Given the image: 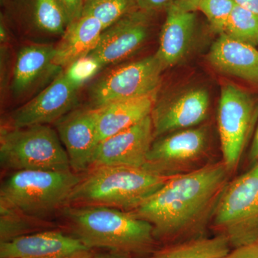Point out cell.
<instances>
[{"mask_svg": "<svg viewBox=\"0 0 258 258\" xmlns=\"http://www.w3.org/2000/svg\"><path fill=\"white\" fill-rule=\"evenodd\" d=\"M228 172L222 161L171 176L132 212L152 224L156 238H176L192 232L213 215L227 186Z\"/></svg>", "mask_w": 258, "mask_h": 258, "instance_id": "cell-1", "label": "cell"}, {"mask_svg": "<svg viewBox=\"0 0 258 258\" xmlns=\"http://www.w3.org/2000/svg\"><path fill=\"white\" fill-rule=\"evenodd\" d=\"M64 215L76 237L93 249L130 256L152 250L154 227L132 212L103 206H70Z\"/></svg>", "mask_w": 258, "mask_h": 258, "instance_id": "cell-2", "label": "cell"}, {"mask_svg": "<svg viewBox=\"0 0 258 258\" xmlns=\"http://www.w3.org/2000/svg\"><path fill=\"white\" fill-rule=\"evenodd\" d=\"M171 177L158 175L144 168L92 167L75 186L68 205L109 207L132 212L160 189Z\"/></svg>", "mask_w": 258, "mask_h": 258, "instance_id": "cell-3", "label": "cell"}, {"mask_svg": "<svg viewBox=\"0 0 258 258\" xmlns=\"http://www.w3.org/2000/svg\"><path fill=\"white\" fill-rule=\"evenodd\" d=\"M0 187V206L30 218L46 216L67 205L82 176L74 171H12Z\"/></svg>", "mask_w": 258, "mask_h": 258, "instance_id": "cell-4", "label": "cell"}, {"mask_svg": "<svg viewBox=\"0 0 258 258\" xmlns=\"http://www.w3.org/2000/svg\"><path fill=\"white\" fill-rule=\"evenodd\" d=\"M0 164L11 171H73L57 132L48 125L2 128Z\"/></svg>", "mask_w": 258, "mask_h": 258, "instance_id": "cell-5", "label": "cell"}, {"mask_svg": "<svg viewBox=\"0 0 258 258\" xmlns=\"http://www.w3.org/2000/svg\"><path fill=\"white\" fill-rule=\"evenodd\" d=\"M213 225L234 248L258 241V161L227 184L212 215Z\"/></svg>", "mask_w": 258, "mask_h": 258, "instance_id": "cell-6", "label": "cell"}, {"mask_svg": "<svg viewBox=\"0 0 258 258\" xmlns=\"http://www.w3.org/2000/svg\"><path fill=\"white\" fill-rule=\"evenodd\" d=\"M258 117V102L250 93L232 83L222 86L217 124L222 162L234 170L252 133Z\"/></svg>", "mask_w": 258, "mask_h": 258, "instance_id": "cell-7", "label": "cell"}, {"mask_svg": "<svg viewBox=\"0 0 258 258\" xmlns=\"http://www.w3.org/2000/svg\"><path fill=\"white\" fill-rule=\"evenodd\" d=\"M164 71L155 54L111 70L88 88L90 106L99 108L113 102L158 93Z\"/></svg>", "mask_w": 258, "mask_h": 258, "instance_id": "cell-8", "label": "cell"}, {"mask_svg": "<svg viewBox=\"0 0 258 258\" xmlns=\"http://www.w3.org/2000/svg\"><path fill=\"white\" fill-rule=\"evenodd\" d=\"M205 127L176 131L154 139L144 169L158 175L184 174L205 155L208 147Z\"/></svg>", "mask_w": 258, "mask_h": 258, "instance_id": "cell-9", "label": "cell"}, {"mask_svg": "<svg viewBox=\"0 0 258 258\" xmlns=\"http://www.w3.org/2000/svg\"><path fill=\"white\" fill-rule=\"evenodd\" d=\"M210 96L206 88L191 86L156 101L152 118L154 139L198 126L208 118Z\"/></svg>", "mask_w": 258, "mask_h": 258, "instance_id": "cell-10", "label": "cell"}, {"mask_svg": "<svg viewBox=\"0 0 258 258\" xmlns=\"http://www.w3.org/2000/svg\"><path fill=\"white\" fill-rule=\"evenodd\" d=\"M79 90L61 72L36 97L12 112L9 128L55 123L77 108Z\"/></svg>", "mask_w": 258, "mask_h": 258, "instance_id": "cell-11", "label": "cell"}, {"mask_svg": "<svg viewBox=\"0 0 258 258\" xmlns=\"http://www.w3.org/2000/svg\"><path fill=\"white\" fill-rule=\"evenodd\" d=\"M151 14L137 9L105 29L89 55L99 61L103 68L128 58L149 39Z\"/></svg>", "mask_w": 258, "mask_h": 258, "instance_id": "cell-12", "label": "cell"}, {"mask_svg": "<svg viewBox=\"0 0 258 258\" xmlns=\"http://www.w3.org/2000/svg\"><path fill=\"white\" fill-rule=\"evenodd\" d=\"M154 140L152 118L149 115L130 128L101 141L95 149L91 168H143Z\"/></svg>", "mask_w": 258, "mask_h": 258, "instance_id": "cell-13", "label": "cell"}, {"mask_svg": "<svg viewBox=\"0 0 258 258\" xmlns=\"http://www.w3.org/2000/svg\"><path fill=\"white\" fill-rule=\"evenodd\" d=\"M56 131L76 174L87 172L98 144L96 108H76L56 121Z\"/></svg>", "mask_w": 258, "mask_h": 258, "instance_id": "cell-14", "label": "cell"}, {"mask_svg": "<svg viewBox=\"0 0 258 258\" xmlns=\"http://www.w3.org/2000/svg\"><path fill=\"white\" fill-rule=\"evenodd\" d=\"M92 249L77 237L43 231L0 242V258H91Z\"/></svg>", "mask_w": 258, "mask_h": 258, "instance_id": "cell-15", "label": "cell"}, {"mask_svg": "<svg viewBox=\"0 0 258 258\" xmlns=\"http://www.w3.org/2000/svg\"><path fill=\"white\" fill-rule=\"evenodd\" d=\"M166 10V20L155 53L164 70L179 64L189 53L197 24L195 11L186 9L178 0Z\"/></svg>", "mask_w": 258, "mask_h": 258, "instance_id": "cell-16", "label": "cell"}, {"mask_svg": "<svg viewBox=\"0 0 258 258\" xmlns=\"http://www.w3.org/2000/svg\"><path fill=\"white\" fill-rule=\"evenodd\" d=\"M55 47L43 44H30L19 50L13 68L11 92L20 98L32 91L42 80L61 71L54 63Z\"/></svg>", "mask_w": 258, "mask_h": 258, "instance_id": "cell-17", "label": "cell"}, {"mask_svg": "<svg viewBox=\"0 0 258 258\" xmlns=\"http://www.w3.org/2000/svg\"><path fill=\"white\" fill-rule=\"evenodd\" d=\"M208 60L219 72L258 85L257 47L222 34L210 48Z\"/></svg>", "mask_w": 258, "mask_h": 258, "instance_id": "cell-18", "label": "cell"}, {"mask_svg": "<svg viewBox=\"0 0 258 258\" xmlns=\"http://www.w3.org/2000/svg\"><path fill=\"white\" fill-rule=\"evenodd\" d=\"M157 100L156 93L142 98L113 102L96 108L98 143L151 115Z\"/></svg>", "mask_w": 258, "mask_h": 258, "instance_id": "cell-19", "label": "cell"}, {"mask_svg": "<svg viewBox=\"0 0 258 258\" xmlns=\"http://www.w3.org/2000/svg\"><path fill=\"white\" fill-rule=\"evenodd\" d=\"M104 30L101 22L90 15H82L66 28L55 46L54 63L60 69L91 53L97 46Z\"/></svg>", "mask_w": 258, "mask_h": 258, "instance_id": "cell-20", "label": "cell"}, {"mask_svg": "<svg viewBox=\"0 0 258 258\" xmlns=\"http://www.w3.org/2000/svg\"><path fill=\"white\" fill-rule=\"evenodd\" d=\"M228 239L223 235L211 238L198 237L154 252L147 258H223L230 252Z\"/></svg>", "mask_w": 258, "mask_h": 258, "instance_id": "cell-21", "label": "cell"}, {"mask_svg": "<svg viewBox=\"0 0 258 258\" xmlns=\"http://www.w3.org/2000/svg\"><path fill=\"white\" fill-rule=\"evenodd\" d=\"M29 17L38 31L47 35H63L69 26L63 12L56 0H31Z\"/></svg>", "mask_w": 258, "mask_h": 258, "instance_id": "cell-22", "label": "cell"}, {"mask_svg": "<svg viewBox=\"0 0 258 258\" xmlns=\"http://www.w3.org/2000/svg\"><path fill=\"white\" fill-rule=\"evenodd\" d=\"M224 34L237 41L257 47L258 15L236 4Z\"/></svg>", "mask_w": 258, "mask_h": 258, "instance_id": "cell-23", "label": "cell"}, {"mask_svg": "<svg viewBox=\"0 0 258 258\" xmlns=\"http://www.w3.org/2000/svg\"><path fill=\"white\" fill-rule=\"evenodd\" d=\"M137 9V0H90L85 4L83 15L98 19L105 30Z\"/></svg>", "mask_w": 258, "mask_h": 258, "instance_id": "cell-24", "label": "cell"}, {"mask_svg": "<svg viewBox=\"0 0 258 258\" xmlns=\"http://www.w3.org/2000/svg\"><path fill=\"white\" fill-rule=\"evenodd\" d=\"M32 218L4 206H0V242L28 235L35 224Z\"/></svg>", "mask_w": 258, "mask_h": 258, "instance_id": "cell-25", "label": "cell"}, {"mask_svg": "<svg viewBox=\"0 0 258 258\" xmlns=\"http://www.w3.org/2000/svg\"><path fill=\"white\" fill-rule=\"evenodd\" d=\"M235 5V0H201L198 10L206 16L213 30L222 35Z\"/></svg>", "mask_w": 258, "mask_h": 258, "instance_id": "cell-26", "label": "cell"}, {"mask_svg": "<svg viewBox=\"0 0 258 258\" xmlns=\"http://www.w3.org/2000/svg\"><path fill=\"white\" fill-rule=\"evenodd\" d=\"M102 69L103 68L99 61L88 55L70 64L63 74L73 86L80 89L93 79Z\"/></svg>", "mask_w": 258, "mask_h": 258, "instance_id": "cell-27", "label": "cell"}, {"mask_svg": "<svg viewBox=\"0 0 258 258\" xmlns=\"http://www.w3.org/2000/svg\"><path fill=\"white\" fill-rule=\"evenodd\" d=\"M63 12L69 25L83 15L86 0H56Z\"/></svg>", "mask_w": 258, "mask_h": 258, "instance_id": "cell-28", "label": "cell"}, {"mask_svg": "<svg viewBox=\"0 0 258 258\" xmlns=\"http://www.w3.org/2000/svg\"><path fill=\"white\" fill-rule=\"evenodd\" d=\"M176 0H137L139 9L152 13L154 11L166 10Z\"/></svg>", "mask_w": 258, "mask_h": 258, "instance_id": "cell-29", "label": "cell"}, {"mask_svg": "<svg viewBox=\"0 0 258 258\" xmlns=\"http://www.w3.org/2000/svg\"><path fill=\"white\" fill-rule=\"evenodd\" d=\"M223 258H258V241L237 247Z\"/></svg>", "mask_w": 258, "mask_h": 258, "instance_id": "cell-30", "label": "cell"}, {"mask_svg": "<svg viewBox=\"0 0 258 258\" xmlns=\"http://www.w3.org/2000/svg\"><path fill=\"white\" fill-rule=\"evenodd\" d=\"M249 159L252 164L258 161V124L253 137L250 151L249 153Z\"/></svg>", "mask_w": 258, "mask_h": 258, "instance_id": "cell-31", "label": "cell"}, {"mask_svg": "<svg viewBox=\"0 0 258 258\" xmlns=\"http://www.w3.org/2000/svg\"><path fill=\"white\" fill-rule=\"evenodd\" d=\"M236 4L258 15V0H235Z\"/></svg>", "mask_w": 258, "mask_h": 258, "instance_id": "cell-32", "label": "cell"}, {"mask_svg": "<svg viewBox=\"0 0 258 258\" xmlns=\"http://www.w3.org/2000/svg\"><path fill=\"white\" fill-rule=\"evenodd\" d=\"M178 1L186 9L195 11L198 10L199 3L201 0H178Z\"/></svg>", "mask_w": 258, "mask_h": 258, "instance_id": "cell-33", "label": "cell"}, {"mask_svg": "<svg viewBox=\"0 0 258 258\" xmlns=\"http://www.w3.org/2000/svg\"><path fill=\"white\" fill-rule=\"evenodd\" d=\"M91 258H130V256L111 251V252H106V253L97 254V255L93 256Z\"/></svg>", "mask_w": 258, "mask_h": 258, "instance_id": "cell-34", "label": "cell"}, {"mask_svg": "<svg viewBox=\"0 0 258 258\" xmlns=\"http://www.w3.org/2000/svg\"><path fill=\"white\" fill-rule=\"evenodd\" d=\"M88 1H90V0H86V2H88Z\"/></svg>", "mask_w": 258, "mask_h": 258, "instance_id": "cell-35", "label": "cell"}]
</instances>
